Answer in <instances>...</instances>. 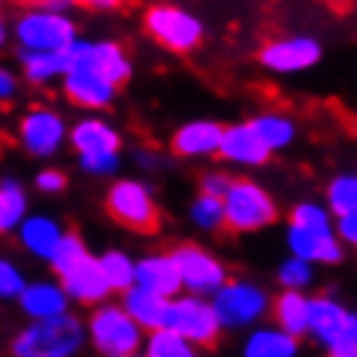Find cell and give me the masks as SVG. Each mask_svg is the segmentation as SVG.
I'll list each match as a JSON object with an SVG mask.
<instances>
[{
	"instance_id": "cell-25",
	"label": "cell",
	"mask_w": 357,
	"mask_h": 357,
	"mask_svg": "<svg viewBox=\"0 0 357 357\" xmlns=\"http://www.w3.org/2000/svg\"><path fill=\"white\" fill-rule=\"evenodd\" d=\"M22 306L28 315L33 318H52V315H61L67 312V294L61 284H49V282H37V284H28L22 288Z\"/></svg>"
},
{
	"instance_id": "cell-21",
	"label": "cell",
	"mask_w": 357,
	"mask_h": 357,
	"mask_svg": "<svg viewBox=\"0 0 357 357\" xmlns=\"http://www.w3.org/2000/svg\"><path fill=\"white\" fill-rule=\"evenodd\" d=\"M270 315L275 327L291 336H306L309 333V297L303 291H282L270 303Z\"/></svg>"
},
{
	"instance_id": "cell-10",
	"label": "cell",
	"mask_w": 357,
	"mask_h": 357,
	"mask_svg": "<svg viewBox=\"0 0 357 357\" xmlns=\"http://www.w3.org/2000/svg\"><path fill=\"white\" fill-rule=\"evenodd\" d=\"M22 49L31 52H64L76 40V22L67 13L33 6L15 24Z\"/></svg>"
},
{
	"instance_id": "cell-23",
	"label": "cell",
	"mask_w": 357,
	"mask_h": 357,
	"mask_svg": "<svg viewBox=\"0 0 357 357\" xmlns=\"http://www.w3.org/2000/svg\"><path fill=\"white\" fill-rule=\"evenodd\" d=\"M252 130L261 137V142L270 151H282L288 149L294 139H297V121L291 119L288 112H279V109H264L248 119Z\"/></svg>"
},
{
	"instance_id": "cell-2",
	"label": "cell",
	"mask_w": 357,
	"mask_h": 357,
	"mask_svg": "<svg viewBox=\"0 0 357 357\" xmlns=\"http://www.w3.org/2000/svg\"><path fill=\"white\" fill-rule=\"evenodd\" d=\"M221 209H225V227L230 234H255L275 225L279 218L273 194L252 178H230L227 191L221 194Z\"/></svg>"
},
{
	"instance_id": "cell-8",
	"label": "cell",
	"mask_w": 357,
	"mask_h": 357,
	"mask_svg": "<svg viewBox=\"0 0 357 357\" xmlns=\"http://www.w3.org/2000/svg\"><path fill=\"white\" fill-rule=\"evenodd\" d=\"M88 333H91L94 348L103 357H128L137 354L146 342V330L133 321L121 306H100L97 303L91 321H88Z\"/></svg>"
},
{
	"instance_id": "cell-46",
	"label": "cell",
	"mask_w": 357,
	"mask_h": 357,
	"mask_svg": "<svg viewBox=\"0 0 357 357\" xmlns=\"http://www.w3.org/2000/svg\"><path fill=\"white\" fill-rule=\"evenodd\" d=\"M351 128L357 130V112H354V119H351Z\"/></svg>"
},
{
	"instance_id": "cell-42",
	"label": "cell",
	"mask_w": 357,
	"mask_h": 357,
	"mask_svg": "<svg viewBox=\"0 0 357 357\" xmlns=\"http://www.w3.org/2000/svg\"><path fill=\"white\" fill-rule=\"evenodd\" d=\"M124 0H76V6H85V10H94V13H115L121 10Z\"/></svg>"
},
{
	"instance_id": "cell-5",
	"label": "cell",
	"mask_w": 357,
	"mask_h": 357,
	"mask_svg": "<svg viewBox=\"0 0 357 357\" xmlns=\"http://www.w3.org/2000/svg\"><path fill=\"white\" fill-rule=\"evenodd\" d=\"M160 327L173 330V333L185 336L194 345H215L221 336V324L215 318L209 300H203L200 294H185V297H169L160 315Z\"/></svg>"
},
{
	"instance_id": "cell-7",
	"label": "cell",
	"mask_w": 357,
	"mask_h": 357,
	"mask_svg": "<svg viewBox=\"0 0 357 357\" xmlns=\"http://www.w3.org/2000/svg\"><path fill=\"white\" fill-rule=\"evenodd\" d=\"M212 309H215L221 330H239V327H252L264 315H270V297L255 282L227 279L212 294Z\"/></svg>"
},
{
	"instance_id": "cell-38",
	"label": "cell",
	"mask_w": 357,
	"mask_h": 357,
	"mask_svg": "<svg viewBox=\"0 0 357 357\" xmlns=\"http://www.w3.org/2000/svg\"><path fill=\"white\" fill-rule=\"evenodd\" d=\"M336 236H339V243L357 248V209L348 212V215H339V221H336Z\"/></svg>"
},
{
	"instance_id": "cell-47",
	"label": "cell",
	"mask_w": 357,
	"mask_h": 357,
	"mask_svg": "<svg viewBox=\"0 0 357 357\" xmlns=\"http://www.w3.org/2000/svg\"><path fill=\"white\" fill-rule=\"evenodd\" d=\"M128 357H146V354H139V351H137V354H128Z\"/></svg>"
},
{
	"instance_id": "cell-18",
	"label": "cell",
	"mask_w": 357,
	"mask_h": 357,
	"mask_svg": "<svg viewBox=\"0 0 357 357\" xmlns=\"http://www.w3.org/2000/svg\"><path fill=\"white\" fill-rule=\"evenodd\" d=\"M221 124L212 119H194L188 124H182L173 139H169V149L178 158H209L218 155V142H221Z\"/></svg>"
},
{
	"instance_id": "cell-28",
	"label": "cell",
	"mask_w": 357,
	"mask_h": 357,
	"mask_svg": "<svg viewBox=\"0 0 357 357\" xmlns=\"http://www.w3.org/2000/svg\"><path fill=\"white\" fill-rule=\"evenodd\" d=\"M146 357H200V351L185 336L158 327V330H149L146 336Z\"/></svg>"
},
{
	"instance_id": "cell-26",
	"label": "cell",
	"mask_w": 357,
	"mask_h": 357,
	"mask_svg": "<svg viewBox=\"0 0 357 357\" xmlns=\"http://www.w3.org/2000/svg\"><path fill=\"white\" fill-rule=\"evenodd\" d=\"M22 70L33 85H49L64 76L67 70V49L64 52H31L22 49Z\"/></svg>"
},
{
	"instance_id": "cell-20",
	"label": "cell",
	"mask_w": 357,
	"mask_h": 357,
	"mask_svg": "<svg viewBox=\"0 0 357 357\" xmlns=\"http://www.w3.org/2000/svg\"><path fill=\"white\" fill-rule=\"evenodd\" d=\"M70 142L79 155H97V151H119L121 149V137L109 121L103 119H82L70 130Z\"/></svg>"
},
{
	"instance_id": "cell-30",
	"label": "cell",
	"mask_w": 357,
	"mask_h": 357,
	"mask_svg": "<svg viewBox=\"0 0 357 357\" xmlns=\"http://www.w3.org/2000/svg\"><path fill=\"white\" fill-rule=\"evenodd\" d=\"M327 209L330 215H348L357 209V173H342L327 185Z\"/></svg>"
},
{
	"instance_id": "cell-17",
	"label": "cell",
	"mask_w": 357,
	"mask_h": 357,
	"mask_svg": "<svg viewBox=\"0 0 357 357\" xmlns=\"http://www.w3.org/2000/svg\"><path fill=\"white\" fill-rule=\"evenodd\" d=\"M218 155L227 164H236V167H261L270 160L273 151L261 142V137L252 130V124L243 121V124H230V128L221 130Z\"/></svg>"
},
{
	"instance_id": "cell-31",
	"label": "cell",
	"mask_w": 357,
	"mask_h": 357,
	"mask_svg": "<svg viewBox=\"0 0 357 357\" xmlns=\"http://www.w3.org/2000/svg\"><path fill=\"white\" fill-rule=\"evenodd\" d=\"M191 221L194 227L206 230V234H215V230L225 227V209H221V197H212V194H197L191 203Z\"/></svg>"
},
{
	"instance_id": "cell-45",
	"label": "cell",
	"mask_w": 357,
	"mask_h": 357,
	"mask_svg": "<svg viewBox=\"0 0 357 357\" xmlns=\"http://www.w3.org/2000/svg\"><path fill=\"white\" fill-rule=\"evenodd\" d=\"M3 37H6V31H3V22H0V43H3Z\"/></svg>"
},
{
	"instance_id": "cell-44",
	"label": "cell",
	"mask_w": 357,
	"mask_h": 357,
	"mask_svg": "<svg viewBox=\"0 0 357 357\" xmlns=\"http://www.w3.org/2000/svg\"><path fill=\"white\" fill-rule=\"evenodd\" d=\"M31 6H43V10H58V13H67L76 6V0H28Z\"/></svg>"
},
{
	"instance_id": "cell-3",
	"label": "cell",
	"mask_w": 357,
	"mask_h": 357,
	"mask_svg": "<svg viewBox=\"0 0 357 357\" xmlns=\"http://www.w3.org/2000/svg\"><path fill=\"white\" fill-rule=\"evenodd\" d=\"M85 339V330L79 318L67 315H52L37 318V324L22 330L13 339V357H73Z\"/></svg>"
},
{
	"instance_id": "cell-19",
	"label": "cell",
	"mask_w": 357,
	"mask_h": 357,
	"mask_svg": "<svg viewBox=\"0 0 357 357\" xmlns=\"http://www.w3.org/2000/svg\"><path fill=\"white\" fill-rule=\"evenodd\" d=\"M133 284H139V288L158 294V297H164V300L176 297V294L182 291V279H178L173 255L158 252V255H146L142 261H137Z\"/></svg>"
},
{
	"instance_id": "cell-11",
	"label": "cell",
	"mask_w": 357,
	"mask_h": 357,
	"mask_svg": "<svg viewBox=\"0 0 357 357\" xmlns=\"http://www.w3.org/2000/svg\"><path fill=\"white\" fill-rule=\"evenodd\" d=\"M169 255H173V261H176L182 291L209 297V294H215L221 284L227 282V266L212 252H206V248L188 243V245H178L176 252H169Z\"/></svg>"
},
{
	"instance_id": "cell-34",
	"label": "cell",
	"mask_w": 357,
	"mask_h": 357,
	"mask_svg": "<svg viewBox=\"0 0 357 357\" xmlns=\"http://www.w3.org/2000/svg\"><path fill=\"white\" fill-rule=\"evenodd\" d=\"M279 284L284 291H303V288H309L312 284V264L309 261H303V257H288V261H282V266H279Z\"/></svg>"
},
{
	"instance_id": "cell-33",
	"label": "cell",
	"mask_w": 357,
	"mask_h": 357,
	"mask_svg": "<svg viewBox=\"0 0 357 357\" xmlns=\"http://www.w3.org/2000/svg\"><path fill=\"white\" fill-rule=\"evenodd\" d=\"M88 255V248H85V243H82V236L79 234H61V243H58V248H55V255L49 257L52 261V266H55V273L61 275L64 270H70L76 261H82V257Z\"/></svg>"
},
{
	"instance_id": "cell-37",
	"label": "cell",
	"mask_w": 357,
	"mask_h": 357,
	"mask_svg": "<svg viewBox=\"0 0 357 357\" xmlns=\"http://www.w3.org/2000/svg\"><path fill=\"white\" fill-rule=\"evenodd\" d=\"M22 288H24V282L15 273V266L0 261V297H15V294H22Z\"/></svg>"
},
{
	"instance_id": "cell-27",
	"label": "cell",
	"mask_w": 357,
	"mask_h": 357,
	"mask_svg": "<svg viewBox=\"0 0 357 357\" xmlns=\"http://www.w3.org/2000/svg\"><path fill=\"white\" fill-rule=\"evenodd\" d=\"M22 243L37 257H46L49 261L61 243V227L49 218H31V221H24V227H22Z\"/></svg>"
},
{
	"instance_id": "cell-12",
	"label": "cell",
	"mask_w": 357,
	"mask_h": 357,
	"mask_svg": "<svg viewBox=\"0 0 357 357\" xmlns=\"http://www.w3.org/2000/svg\"><path fill=\"white\" fill-rule=\"evenodd\" d=\"M309 333L321 345L336 339H357V312L345 309L333 297H309Z\"/></svg>"
},
{
	"instance_id": "cell-29",
	"label": "cell",
	"mask_w": 357,
	"mask_h": 357,
	"mask_svg": "<svg viewBox=\"0 0 357 357\" xmlns=\"http://www.w3.org/2000/svg\"><path fill=\"white\" fill-rule=\"evenodd\" d=\"M97 264H100V273H103V279L106 284H109V294L112 291H128L130 284H133V273H137V261L133 257H128L124 252H106L97 257Z\"/></svg>"
},
{
	"instance_id": "cell-43",
	"label": "cell",
	"mask_w": 357,
	"mask_h": 357,
	"mask_svg": "<svg viewBox=\"0 0 357 357\" xmlns=\"http://www.w3.org/2000/svg\"><path fill=\"white\" fill-rule=\"evenodd\" d=\"M15 88H19L15 76L10 73V70H0V100H10V97L15 94Z\"/></svg>"
},
{
	"instance_id": "cell-32",
	"label": "cell",
	"mask_w": 357,
	"mask_h": 357,
	"mask_svg": "<svg viewBox=\"0 0 357 357\" xmlns=\"http://www.w3.org/2000/svg\"><path fill=\"white\" fill-rule=\"evenodd\" d=\"M24 215V191L15 182H0V234L13 230V225Z\"/></svg>"
},
{
	"instance_id": "cell-4",
	"label": "cell",
	"mask_w": 357,
	"mask_h": 357,
	"mask_svg": "<svg viewBox=\"0 0 357 357\" xmlns=\"http://www.w3.org/2000/svg\"><path fill=\"white\" fill-rule=\"evenodd\" d=\"M106 215L115 225L133 230V234H151L160 225V209L155 203V194L139 178H119L106 191Z\"/></svg>"
},
{
	"instance_id": "cell-13",
	"label": "cell",
	"mask_w": 357,
	"mask_h": 357,
	"mask_svg": "<svg viewBox=\"0 0 357 357\" xmlns=\"http://www.w3.org/2000/svg\"><path fill=\"white\" fill-rule=\"evenodd\" d=\"M61 79H64L67 100L73 106H82V109H109L119 97V88L109 79H103L88 67H67Z\"/></svg>"
},
{
	"instance_id": "cell-35",
	"label": "cell",
	"mask_w": 357,
	"mask_h": 357,
	"mask_svg": "<svg viewBox=\"0 0 357 357\" xmlns=\"http://www.w3.org/2000/svg\"><path fill=\"white\" fill-rule=\"evenodd\" d=\"M291 225H303V227H333V215H330L327 206L321 203H297L291 209Z\"/></svg>"
},
{
	"instance_id": "cell-15",
	"label": "cell",
	"mask_w": 357,
	"mask_h": 357,
	"mask_svg": "<svg viewBox=\"0 0 357 357\" xmlns=\"http://www.w3.org/2000/svg\"><path fill=\"white\" fill-rule=\"evenodd\" d=\"M61 288L70 300L82 303V306H97V303L109 297V284L103 279L97 257L91 255H85L82 261H76L70 270L61 273Z\"/></svg>"
},
{
	"instance_id": "cell-24",
	"label": "cell",
	"mask_w": 357,
	"mask_h": 357,
	"mask_svg": "<svg viewBox=\"0 0 357 357\" xmlns=\"http://www.w3.org/2000/svg\"><path fill=\"white\" fill-rule=\"evenodd\" d=\"M164 306L167 300L151 294L139 284H130L128 291H121V309L137 321L142 330H158L160 327V315H164Z\"/></svg>"
},
{
	"instance_id": "cell-41",
	"label": "cell",
	"mask_w": 357,
	"mask_h": 357,
	"mask_svg": "<svg viewBox=\"0 0 357 357\" xmlns=\"http://www.w3.org/2000/svg\"><path fill=\"white\" fill-rule=\"evenodd\" d=\"M324 357H357V339H336L324 345Z\"/></svg>"
},
{
	"instance_id": "cell-16",
	"label": "cell",
	"mask_w": 357,
	"mask_h": 357,
	"mask_svg": "<svg viewBox=\"0 0 357 357\" xmlns=\"http://www.w3.org/2000/svg\"><path fill=\"white\" fill-rule=\"evenodd\" d=\"M64 137H67L64 119L55 109L37 106L22 119V146L31 155H52V151H58Z\"/></svg>"
},
{
	"instance_id": "cell-36",
	"label": "cell",
	"mask_w": 357,
	"mask_h": 357,
	"mask_svg": "<svg viewBox=\"0 0 357 357\" xmlns=\"http://www.w3.org/2000/svg\"><path fill=\"white\" fill-rule=\"evenodd\" d=\"M79 164L88 173L97 176H109L119 169V151H97V155H79Z\"/></svg>"
},
{
	"instance_id": "cell-40",
	"label": "cell",
	"mask_w": 357,
	"mask_h": 357,
	"mask_svg": "<svg viewBox=\"0 0 357 357\" xmlns=\"http://www.w3.org/2000/svg\"><path fill=\"white\" fill-rule=\"evenodd\" d=\"M230 185V176L227 173H206L200 178V191L203 194H212V197H221Z\"/></svg>"
},
{
	"instance_id": "cell-39",
	"label": "cell",
	"mask_w": 357,
	"mask_h": 357,
	"mask_svg": "<svg viewBox=\"0 0 357 357\" xmlns=\"http://www.w3.org/2000/svg\"><path fill=\"white\" fill-rule=\"evenodd\" d=\"M37 188L46 191V194H58L67 188V176L61 173V169H43L37 176Z\"/></svg>"
},
{
	"instance_id": "cell-6",
	"label": "cell",
	"mask_w": 357,
	"mask_h": 357,
	"mask_svg": "<svg viewBox=\"0 0 357 357\" xmlns=\"http://www.w3.org/2000/svg\"><path fill=\"white\" fill-rule=\"evenodd\" d=\"M324 58V46L312 33H282L270 37L257 49V64L275 76H297L318 67Z\"/></svg>"
},
{
	"instance_id": "cell-1",
	"label": "cell",
	"mask_w": 357,
	"mask_h": 357,
	"mask_svg": "<svg viewBox=\"0 0 357 357\" xmlns=\"http://www.w3.org/2000/svg\"><path fill=\"white\" fill-rule=\"evenodd\" d=\"M142 31L149 33V40H155L160 49L173 55H191L206 40L203 19L178 3H151L142 13Z\"/></svg>"
},
{
	"instance_id": "cell-9",
	"label": "cell",
	"mask_w": 357,
	"mask_h": 357,
	"mask_svg": "<svg viewBox=\"0 0 357 357\" xmlns=\"http://www.w3.org/2000/svg\"><path fill=\"white\" fill-rule=\"evenodd\" d=\"M67 67H88L115 88H124L133 76V58L119 40H73L67 49Z\"/></svg>"
},
{
	"instance_id": "cell-22",
	"label": "cell",
	"mask_w": 357,
	"mask_h": 357,
	"mask_svg": "<svg viewBox=\"0 0 357 357\" xmlns=\"http://www.w3.org/2000/svg\"><path fill=\"white\" fill-rule=\"evenodd\" d=\"M300 339L279 327H255L243 342V357H297Z\"/></svg>"
},
{
	"instance_id": "cell-14",
	"label": "cell",
	"mask_w": 357,
	"mask_h": 357,
	"mask_svg": "<svg viewBox=\"0 0 357 357\" xmlns=\"http://www.w3.org/2000/svg\"><path fill=\"white\" fill-rule=\"evenodd\" d=\"M288 252L309 264H339L342 261V243L333 227H288Z\"/></svg>"
}]
</instances>
